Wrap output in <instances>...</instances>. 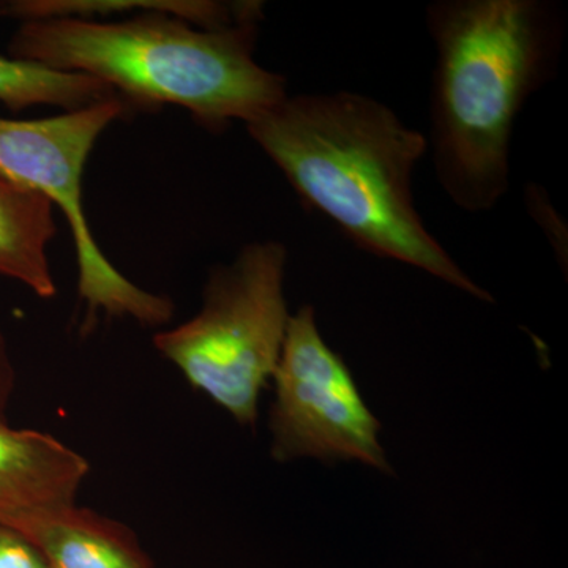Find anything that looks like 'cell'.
Segmentation results:
<instances>
[{"instance_id":"6da1fadb","label":"cell","mask_w":568,"mask_h":568,"mask_svg":"<svg viewBox=\"0 0 568 568\" xmlns=\"http://www.w3.org/2000/svg\"><path fill=\"white\" fill-rule=\"evenodd\" d=\"M245 125L298 196L355 245L495 302L422 222L413 174L428 140L386 104L354 92L287 95Z\"/></svg>"},{"instance_id":"7a4b0ae2","label":"cell","mask_w":568,"mask_h":568,"mask_svg":"<svg viewBox=\"0 0 568 568\" xmlns=\"http://www.w3.org/2000/svg\"><path fill=\"white\" fill-rule=\"evenodd\" d=\"M426 24L437 181L463 211H491L510 185L515 121L558 67L562 11L541 0H439Z\"/></svg>"},{"instance_id":"3957f363","label":"cell","mask_w":568,"mask_h":568,"mask_svg":"<svg viewBox=\"0 0 568 568\" xmlns=\"http://www.w3.org/2000/svg\"><path fill=\"white\" fill-rule=\"evenodd\" d=\"M200 28L168 11L132 20L21 21L10 58L95 78L130 106L175 104L212 132L248 123L287 97L282 74L254 61L260 22Z\"/></svg>"},{"instance_id":"277c9868","label":"cell","mask_w":568,"mask_h":568,"mask_svg":"<svg viewBox=\"0 0 568 568\" xmlns=\"http://www.w3.org/2000/svg\"><path fill=\"white\" fill-rule=\"evenodd\" d=\"M286 246L245 245L231 264L216 265L200 312L156 332L153 346L241 426L256 425L261 395L278 365L291 313L284 295Z\"/></svg>"},{"instance_id":"5b68a950","label":"cell","mask_w":568,"mask_h":568,"mask_svg":"<svg viewBox=\"0 0 568 568\" xmlns=\"http://www.w3.org/2000/svg\"><path fill=\"white\" fill-rule=\"evenodd\" d=\"M129 108L121 97H112L52 118H0V175L44 194L70 224L78 261V298L84 305L82 335L95 328L100 315L132 317L145 327H162L174 317L170 297L142 290L108 261L82 205V174L93 145Z\"/></svg>"},{"instance_id":"8992f818","label":"cell","mask_w":568,"mask_h":568,"mask_svg":"<svg viewBox=\"0 0 568 568\" xmlns=\"http://www.w3.org/2000/svg\"><path fill=\"white\" fill-rule=\"evenodd\" d=\"M272 381L268 432L276 463L315 458L392 473L379 439L381 422L345 361L325 343L312 305L291 315Z\"/></svg>"},{"instance_id":"52a82bcc","label":"cell","mask_w":568,"mask_h":568,"mask_svg":"<svg viewBox=\"0 0 568 568\" xmlns=\"http://www.w3.org/2000/svg\"><path fill=\"white\" fill-rule=\"evenodd\" d=\"M91 465L58 437L0 422V519L77 503Z\"/></svg>"},{"instance_id":"ba28073f","label":"cell","mask_w":568,"mask_h":568,"mask_svg":"<svg viewBox=\"0 0 568 568\" xmlns=\"http://www.w3.org/2000/svg\"><path fill=\"white\" fill-rule=\"evenodd\" d=\"M6 523L39 548L50 568H155L132 528L78 503Z\"/></svg>"},{"instance_id":"9c48e42d","label":"cell","mask_w":568,"mask_h":568,"mask_svg":"<svg viewBox=\"0 0 568 568\" xmlns=\"http://www.w3.org/2000/svg\"><path fill=\"white\" fill-rule=\"evenodd\" d=\"M54 209L44 194L0 175V275L47 301L58 294L47 252L58 234Z\"/></svg>"},{"instance_id":"30bf717a","label":"cell","mask_w":568,"mask_h":568,"mask_svg":"<svg viewBox=\"0 0 568 568\" xmlns=\"http://www.w3.org/2000/svg\"><path fill=\"white\" fill-rule=\"evenodd\" d=\"M3 11L9 17L20 21L39 20V18L77 17L95 18L104 13L118 11H168L182 20L192 22L200 28H226L248 20V18L263 14L261 2H183V0H18V2L2 3Z\"/></svg>"},{"instance_id":"8fae6325","label":"cell","mask_w":568,"mask_h":568,"mask_svg":"<svg viewBox=\"0 0 568 568\" xmlns=\"http://www.w3.org/2000/svg\"><path fill=\"white\" fill-rule=\"evenodd\" d=\"M0 17H6L0 3ZM119 97L110 85L80 73H63L39 63L0 55V103L20 112L36 104H52L67 111Z\"/></svg>"},{"instance_id":"7c38bea8","label":"cell","mask_w":568,"mask_h":568,"mask_svg":"<svg viewBox=\"0 0 568 568\" xmlns=\"http://www.w3.org/2000/svg\"><path fill=\"white\" fill-rule=\"evenodd\" d=\"M0 568H50L24 534L0 519Z\"/></svg>"},{"instance_id":"4fadbf2b","label":"cell","mask_w":568,"mask_h":568,"mask_svg":"<svg viewBox=\"0 0 568 568\" xmlns=\"http://www.w3.org/2000/svg\"><path fill=\"white\" fill-rule=\"evenodd\" d=\"M17 390V369L11 358L9 342L0 325V422H7V413Z\"/></svg>"}]
</instances>
